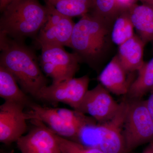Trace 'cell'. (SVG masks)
Returning a JSON list of instances; mask_svg holds the SVG:
<instances>
[{"mask_svg": "<svg viewBox=\"0 0 153 153\" xmlns=\"http://www.w3.org/2000/svg\"><path fill=\"white\" fill-rule=\"evenodd\" d=\"M0 66L13 74L20 88L35 98L47 85V80L33 51L23 41L0 33Z\"/></svg>", "mask_w": 153, "mask_h": 153, "instance_id": "obj_1", "label": "cell"}, {"mask_svg": "<svg viewBox=\"0 0 153 153\" xmlns=\"http://www.w3.org/2000/svg\"><path fill=\"white\" fill-rule=\"evenodd\" d=\"M2 13L0 33L19 41L39 33L47 19V7L38 0H17Z\"/></svg>", "mask_w": 153, "mask_h": 153, "instance_id": "obj_2", "label": "cell"}, {"mask_svg": "<svg viewBox=\"0 0 153 153\" xmlns=\"http://www.w3.org/2000/svg\"><path fill=\"white\" fill-rule=\"evenodd\" d=\"M111 27V25L91 13L83 15L74 25L70 48L81 61L94 65L108 44Z\"/></svg>", "mask_w": 153, "mask_h": 153, "instance_id": "obj_3", "label": "cell"}, {"mask_svg": "<svg viewBox=\"0 0 153 153\" xmlns=\"http://www.w3.org/2000/svg\"><path fill=\"white\" fill-rule=\"evenodd\" d=\"M128 102L126 98L120 103L119 108L111 119L86 126L80 134L81 143L105 153H126L123 128Z\"/></svg>", "mask_w": 153, "mask_h": 153, "instance_id": "obj_4", "label": "cell"}, {"mask_svg": "<svg viewBox=\"0 0 153 153\" xmlns=\"http://www.w3.org/2000/svg\"><path fill=\"white\" fill-rule=\"evenodd\" d=\"M128 100L123 128L126 153L141 145L153 143V119L146 100Z\"/></svg>", "mask_w": 153, "mask_h": 153, "instance_id": "obj_5", "label": "cell"}, {"mask_svg": "<svg viewBox=\"0 0 153 153\" xmlns=\"http://www.w3.org/2000/svg\"><path fill=\"white\" fill-rule=\"evenodd\" d=\"M41 49L40 66L52 79V83L74 77L81 61L75 53L66 52L64 47L60 46H45Z\"/></svg>", "mask_w": 153, "mask_h": 153, "instance_id": "obj_6", "label": "cell"}, {"mask_svg": "<svg viewBox=\"0 0 153 153\" xmlns=\"http://www.w3.org/2000/svg\"><path fill=\"white\" fill-rule=\"evenodd\" d=\"M89 81L86 75L52 83L42 88L36 98L52 104L64 103L76 110L88 90Z\"/></svg>", "mask_w": 153, "mask_h": 153, "instance_id": "obj_7", "label": "cell"}, {"mask_svg": "<svg viewBox=\"0 0 153 153\" xmlns=\"http://www.w3.org/2000/svg\"><path fill=\"white\" fill-rule=\"evenodd\" d=\"M117 103L110 92L99 84L88 91L76 111L88 114L98 123H102L111 119L119 108Z\"/></svg>", "mask_w": 153, "mask_h": 153, "instance_id": "obj_8", "label": "cell"}, {"mask_svg": "<svg viewBox=\"0 0 153 153\" xmlns=\"http://www.w3.org/2000/svg\"><path fill=\"white\" fill-rule=\"evenodd\" d=\"M23 105L4 101L0 106V141L6 145L16 142L27 128V113Z\"/></svg>", "mask_w": 153, "mask_h": 153, "instance_id": "obj_9", "label": "cell"}, {"mask_svg": "<svg viewBox=\"0 0 153 153\" xmlns=\"http://www.w3.org/2000/svg\"><path fill=\"white\" fill-rule=\"evenodd\" d=\"M31 120L35 126L16 142L21 153H61L55 134L43 123Z\"/></svg>", "mask_w": 153, "mask_h": 153, "instance_id": "obj_10", "label": "cell"}, {"mask_svg": "<svg viewBox=\"0 0 153 153\" xmlns=\"http://www.w3.org/2000/svg\"><path fill=\"white\" fill-rule=\"evenodd\" d=\"M27 113L28 119L36 120L47 125L52 132L59 136L74 140L80 128L61 117L55 108L44 107L32 102Z\"/></svg>", "mask_w": 153, "mask_h": 153, "instance_id": "obj_11", "label": "cell"}, {"mask_svg": "<svg viewBox=\"0 0 153 153\" xmlns=\"http://www.w3.org/2000/svg\"><path fill=\"white\" fill-rule=\"evenodd\" d=\"M134 73L126 71L122 65L117 55H115L98 76L100 84L114 94L126 96L135 78Z\"/></svg>", "mask_w": 153, "mask_h": 153, "instance_id": "obj_12", "label": "cell"}, {"mask_svg": "<svg viewBox=\"0 0 153 153\" xmlns=\"http://www.w3.org/2000/svg\"><path fill=\"white\" fill-rule=\"evenodd\" d=\"M75 24L72 18L64 16L56 25L42 27L36 38V44L41 48L45 46L70 47Z\"/></svg>", "mask_w": 153, "mask_h": 153, "instance_id": "obj_13", "label": "cell"}, {"mask_svg": "<svg viewBox=\"0 0 153 153\" xmlns=\"http://www.w3.org/2000/svg\"><path fill=\"white\" fill-rule=\"evenodd\" d=\"M146 44L139 36L133 37L119 46L118 56L122 65L129 72H137L143 66Z\"/></svg>", "mask_w": 153, "mask_h": 153, "instance_id": "obj_14", "label": "cell"}, {"mask_svg": "<svg viewBox=\"0 0 153 153\" xmlns=\"http://www.w3.org/2000/svg\"><path fill=\"white\" fill-rule=\"evenodd\" d=\"M129 16L139 36L145 44L153 40V6L134 5L129 9Z\"/></svg>", "mask_w": 153, "mask_h": 153, "instance_id": "obj_15", "label": "cell"}, {"mask_svg": "<svg viewBox=\"0 0 153 153\" xmlns=\"http://www.w3.org/2000/svg\"><path fill=\"white\" fill-rule=\"evenodd\" d=\"M0 96L5 101L12 102L30 106L32 102L22 88L13 74L0 66Z\"/></svg>", "mask_w": 153, "mask_h": 153, "instance_id": "obj_16", "label": "cell"}, {"mask_svg": "<svg viewBox=\"0 0 153 153\" xmlns=\"http://www.w3.org/2000/svg\"><path fill=\"white\" fill-rule=\"evenodd\" d=\"M137 72V76L126 96L128 99H141L153 90V57L148 62H144Z\"/></svg>", "mask_w": 153, "mask_h": 153, "instance_id": "obj_17", "label": "cell"}, {"mask_svg": "<svg viewBox=\"0 0 153 153\" xmlns=\"http://www.w3.org/2000/svg\"><path fill=\"white\" fill-rule=\"evenodd\" d=\"M63 16L72 18L88 13L93 7V0H44Z\"/></svg>", "mask_w": 153, "mask_h": 153, "instance_id": "obj_18", "label": "cell"}, {"mask_svg": "<svg viewBox=\"0 0 153 153\" xmlns=\"http://www.w3.org/2000/svg\"><path fill=\"white\" fill-rule=\"evenodd\" d=\"M134 28L128 11L120 12L113 23L111 33V41L120 46L134 36Z\"/></svg>", "mask_w": 153, "mask_h": 153, "instance_id": "obj_19", "label": "cell"}, {"mask_svg": "<svg viewBox=\"0 0 153 153\" xmlns=\"http://www.w3.org/2000/svg\"><path fill=\"white\" fill-rule=\"evenodd\" d=\"M92 15L112 25L120 12L116 0H93Z\"/></svg>", "mask_w": 153, "mask_h": 153, "instance_id": "obj_20", "label": "cell"}, {"mask_svg": "<svg viewBox=\"0 0 153 153\" xmlns=\"http://www.w3.org/2000/svg\"><path fill=\"white\" fill-rule=\"evenodd\" d=\"M61 153H105L98 149L88 147L55 134Z\"/></svg>", "mask_w": 153, "mask_h": 153, "instance_id": "obj_21", "label": "cell"}, {"mask_svg": "<svg viewBox=\"0 0 153 153\" xmlns=\"http://www.w3.org/2000/svg\"><path fill=\"white\" fill-rule=\"evenodd\" d=\"M119 12L128 11L134 5L136 4L137 0H116Z\"/></svg>", "mask_w": 153, "mask_h": 153, "instance_id": "obj_22", "label": "cell"}, {"mask_svg": "<svg viewBox=\"0 0 153 153\" xmlns=\"http://www.w3.org/2000/svg\"><path fill=\"white\" fill-rule=\"evenodd\" d=\"M147 107L153 119V89L150 92V95L146 100Z\"/></svg>", "mask_w": 153, "mask_h": 153, "instance_id": "obj_23", "label": "cell"}, {"mask_svg": "<svg viewBox=\"0 0 153 153\" xmlns=\"http://www.w3.org/2000/svg\"><path fill=\"white\" fill-rule=\"evenodd\" d=\"M17 0H0V11L2 13L9 5Z\"/></svg>", "mask_w": 153, "mask_h": 153, "instance_id": "obj_24", "label": "cell"}, {"mask_svg": "<svg viewBox=\"0 0 153 153\" xmlns=\"http://www.w3.org/2000/svg\"><path fill=\"white\" fill-rule=\"evenodd\" d=\"M142 2L143 4L153 6V0H137Z\"/></svg>", "mask_w": 153, "mask_h": 153, "instance_id": "obj_25", "label": "cell"}, {"mask_svg": "<svg viewBox=\"0 0 153 153\" xmlns=\"http://www.w3.org/2000/svg\"><path fill=\"white\" fill-rule=\"evenodd\" d=\"M152 143H150L149 146L146 148L142 153H151L152 151Z\"/></svg>", "mask_w": 153, "mask_h": 153, "instance_id": "obj_26", "label": "cell"}, {"mask_svg": "<svg viewBox=\"0 0 153 153\" xmlns=\"http://www.w3.org/2000/svg\"><path fill=\"white\" fill-rule=\"evenodd\" d=\"M152 151H151V153H153V143H152Z\"/></svg>", "mask_w": 153, "mask_h": 153, "instance_id": "obj_27", "label": "cell"}, {"mask_svg": "<svg viewBox=\"0 0 153 153\" xmlns=\"http://www.w3.org/2000/svg\"><path fill=\"white\" fill-rule=\"evenodd\" d=\"M152 48H153V40L152 41Z\"/></svg>", "mask_w": 153, "mask_h": 153, "instance_id": "obj_28", "label": "cell"}]
</instances>
